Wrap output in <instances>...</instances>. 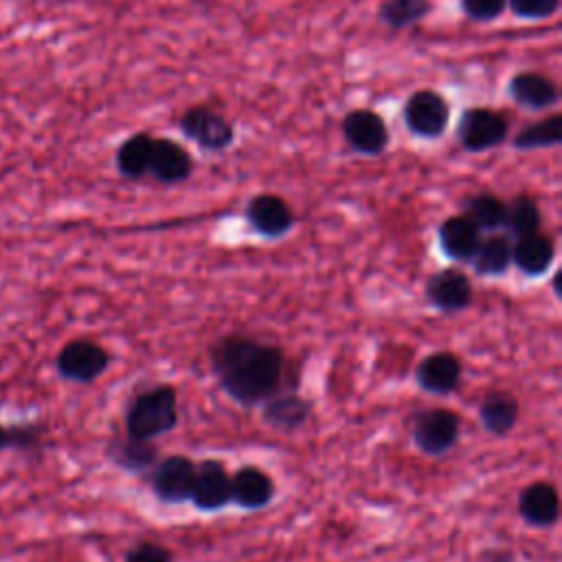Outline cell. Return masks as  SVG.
Instances as JSON below:
<instances>
[{
    "label": "cell",
    "mask_w": 562,
    "mask_h": 562,
    "mask_svg": "<svg viewBox=\"0 0 562 562\" xmlns=\"http://www.w3.org/2000/svg\"><path fill=\"white\" fill-rule=\"evenodd\" d=\"M211 369L235 402L255 406L279 391L283 353L250 336H226L211 349Z\"/></svg>",
    "instance_id": "1"
},
{
    "label": "cell",
    "mask_w": 562,
    "mask_h": 562,
    "mask_svg": "<svg viewBox=\"0 0 562 562\" xmlns=\"http://www.w3.org/2000/svg\"><path fill=\"white\" fill-rule=\"evenodd\" d=\"M178 424V395L173 386L158 384L134 397L125 413V430L132 439L151 441Z\"/></svg>",
    "instance_id": "2"
},
{
    "label": "cell",
    "mask_w": 562,
    "mask_h": 562,
    "mask_svg": "<svg viewBox=\"0 0 562 562\" xmlns=\"http://www.w3.org/2000/svg\"><path fill=\"white\" fill-rule=\"evenodd\" d=\"M108 349L90 338L68 340L55 358L57 373L72 382H92L108 369Z\"/></svg>",
    "instance_id": "3"
},
{
    "label": "cell",
    "mask_w": 562,
    "mask_h": 562,
    "mask_svg": "<svg viewBox=\"0 0 562 562\" xmlns=\"http://www.w3.org/2000/svg\"><path fill=\"white\" fill-rule=\"evenodd\" d=\"M404 123L415 136L439 138L448 130L450 105L439 92L422 88L404 103Z\"/></svg>",
    "instance_id": "4"
},
{
    "label": "cell",
    "mask_w": 562,
    "mask_h": 562,
    "mask_svg": "<svg viewBox=\"0 0 562 562\" xmlns=\"http://www.w3.org/2000/svg\"><path fill=\"white\" fill-rule=\"evenodd\" d=\"M178 125L187 138L206 151H224L235 138L233 123L206 105L189 108L180 116Z\"/></svg>",
    "instance_id": "5"
},
{
    "label": "cell",
    "mask_w": 562,
    "mask_h": 562,
    "mask_svg": "<svg viewBox=\"0 0 562 562\" xmlns=\"http://www.w3.org/2000/svg\"><path fill=\"white\" fill-rule=\"evenodd\" d=\"M507 119L490 108H468L457 125V136L463 149L485 151L507 138Z\"/></svg>",
    "instance_id": "6"
},
{
    "label": "cell",
    "mask_w": 562,
    "mask_h": 562,
    "mask_svg": "<svg viewBox=\"0 0 562 562\" xmlns=\"http://www.w3.org/2000/svg\"><path fill=\"white\" fill-rule=\"evenodd\" d=\"M461 419L450 408H428L417 413L413 422L415 446L426 454H443L459 439Z\"/></svg>",
    "instance_id": "7"
},
{
    "label": "cell",
    "mask_w": 562,
    "mask_h": 562,
    "mask_svg": "<svg viewBox=\"0 0 562 562\" xmlns=\"http://www.w3.org/2000/svg\"><path fill=\"white\" fill-rule=\"evenodd\" d=\"M195 476V463L184 454H171L154 463L151 492L165 503L189 501Z\"/></svg>",
    "instance_id": "8"
},
{
    "label": "cell",
    "mask_w": 562,
    "mask_h": 562,
    "mask_svg": "<svg viewBox=\"0 0 562 562\" xmlns=\"http://www.w3.org/2000/svg\"><path fill=\"white\" fill-rule=\"evenodd\" d=\"M347 145L364 156H378L389 147V127L373 110H353L342 119Z\"/></svg>",
    "instance_id": "9"
},
{
    "label": "cell",
    "mask_w": 562,
    "mask_h": 562,
    "mask_svg": "<svg viewBox=\"0 0 562 562\" xmlns=\"http://www.w3.org/2000/svg\"><path fill=\"white\" fill-rule=\"evenodd\" d=\"M189 501L202 512H215L231 503V474L217 459L195 463V476Z\"/></svg>",
    "instance_id": "10"
},
{
    "label": "cell",
    "mask_w": 562,
    "mask_h": 562,
    "mask_svg": "<svg viewBox=\"0 0 562 562\" xmlns=\"http://www.w3.org/2000/svg\"><path fill=\"white\" fill-rule=\"evenodd\" d=\"M246 220L250 228L263 237H281L294 226L290 204L274 193H259L246 204Z\"/></svg>",
    "instance_id": "11"
},
{
    "label": "cell",
    "mask_w": 562,
    "mask_h": 562,
    "mask_svg": "<svg viewBox=\"0 0 562 562\" xmlns=\"http://www.w3.org/2000/svg\"><path fill=\"white\" fill-rule=\"evenodd\" d=\"M426 299L441 312L463 310L472 301L470 277L459 268L437 270L426 281Z\"/></svg>",
    "instance_id": "12"
},
{
    "label": "cell",
    "mask_w": 562,
    "mask_h": 562,
    "mask_svg": "<svg viewBox=\"0 0 562 562\" xmlns=\"http://www.w3.org/2000/svg\"><path fill=\"white\" fill-rule=\"evenodd\" d=\"M461 360L450 351L428 353L415 369L417 384L435 395L452 393L461 382Z\"/></svg>",
    "instance_id": "13"
},
{
    "label": "cell",
    "mask_w": 562,
    "mask_h": 562,
    "mask_svg": "<svg viewBox=\"0 0 562 562\" xmlns=\"http://www.w3.org/2000/svg\"><path fill=\"white\" fill-rule=\"evenodd\" d=\"M193 160L189 151L171 138H154L149 171L162 184H176L191 176Z\"/></svg>",
    "instance_id": "14"
},
{
    "label": "cell",
    "mask_w": 562,
    "mask_h": 562,
    "mask_svg": "<svg viewBox=\"0 0 562 562\" xmlns=\"http://www.w3.org/2000/svg\"><path fill=\"white\" fill-rule=\"evenodd\" d=\"M518 514L525 522L533 527L555 525L560 516L558 490L547 481H536L527 485L518 496Z\"/></svg>",
    "instance_id": "15"
},
{
    "label": "cell",
    "mask_w": 562,
    "mask_h": 562,
    "mask_svg": "<svg viewBox=\"0 0 562 562\" xmlns=\"http://www.w3.org/2000/svg\"><path fill=\"white\" fill-rule=\"evenodd\" d=\"M274 496V483L268 472L244 465L231 474V503H237L244 509L266 507Z\"/></svg>",
    "instance_id": "16"
},
{
    "label": "cell",
    "mask_w": 562,
    "mask_h": 562,
    "mask_svg": "<svg viewBox=\"0 0 562 562\" xmlns=\"http://www.w3.org/2000/svg\"><path fill=\"white\" fill-rule=\"evenodd\" d=\"M553 239L540 231L525 237H516V241L512 244V263L527 277L544 274L553 263Z\"/></svg>",
    "instance_id": "17"
},
{
    "label": "cell",
    "mask_w": 562,
    "mask_h": 562,
    "mask_svg": "<svg viewBox=\"0 0 562 562\" xmlns=\"http://www.w3.org/2000/svg\"><path fill=\"white\" fill-rule=\"evenodd\" d=\"M481 231L465 215H452L439 226V246L446 257L454 261H470L479 248Z\"/></svg>",
    "instance_id": "18"
},
{
    "label": "cell",
    "mask_w": 562,
    "mask_h": 562,
    "mask_svg": "<svg viewBox=\"0 0 562 562\" xmlns=\"http://www.w3.org/2000/svg\"><path fill=\"white\" fill-rule=\"evenodd\" d=\"M507 90L518 105L529 108V110H544V108L558 103V88L542 72H533V70L516 72L509 79Z\"/></svg>",
    "instance_id": "19"
},
{
    "label": "cell",
    "mask_w": 562,
    "mask_h": 562,
    "mask_svg": "<svg viewBox=\"0 0 562 562\" xmlns=\"http://www.w3.org/2000/svg\"><path fill=\"white\" fill-rule=\"evenodd\" d=\"M261 404H263V413H261L263 422L281 430H294L303 426L312 413V404L296 393H283V395L274 393Z\"/></svg>",
    "instance_id": "20"
},
{
    "label": "cell",
    "mask_w": 562,
    "mask_h": 562,
    "mask_svg": "<svg viewBox=\"0 0 562 562\" xmlns=\"http://www.w3.org/2000/svg\"><path fill=\"white\" fill-rule=\"evenodd\" d=\"M154 149V136L147 132H138L127 136L116 149V169L123 178L138 180L149 171Z\"/></svg>",
    "instance_id": "21"
},
{
    "label": "cell",
    "mask_w": 562,
    "mask_h": 562,
    "mask_svg": "<svg viewBox=\"0 0 562 562\" xmlns=\"http://www.w3.org/2000/svg\"><path fill=\"white\" fill-rule=\"evenodd\" d=\"M479 419L483 424V428L492 435H507L518 419V402L512 393H503V391H494L490 393L483 404L479 406Z\"/></svg>",
    "instance_id": "22"
},
{
    "label": "cell",
    "mask_w": 562,
    "mask_h": 562,
    "mask_svg": "<svg viewBox=\"0 0 562 562\" xmlns=\"http://www.w3.org/2000/svg\"><path fill=\"white\" fill-rule=\"evenodd\" d=\"M472 268L481 277H498L512 263V241L507 235H490L481 237L479 248L470 259Z\"/></svg>",
    "instance_id": "23"
},
{
    "label": "cell",
    "mask_w": 562,
    "mask_h": 562,
    "mask_svg": "<svg viewBox=\"0 0 562 562\" xmlns=\"http://www.w3.org/2000/svg\"><path fill=\"white\" fill-rule=\"evenodd\" d=\"M463 215L470 217L479 231H498L505 224V213H507V202H503L494 193H476L465 200Z\"/></svg>",
    "instance_id": "24"
},
{
    "label": "cell",
    "mask_w": 562,
    "mask_h": 562,
    "mask_svg": "<svg viewBox=\"0 0 562 562\" xmlns=\"http://www.w3.org/2000/svg\"><path fill=\"white\" fill-rule=\"evenodd\" d=\"M430 11V0H382L378 18L391 29H406L422 22Z\"/></svg>",
    "instance_id": "25"
},
{
    "label": "cell",
    "mask_w": 562,
    "mask_h": 562,
    "mask_svg": "<svg viewBox=\"0 0 562 562\" xmlns=\"http://www.w3.org/2000/svg\"><path fill=\"white\" fill-rule=\"evenodd\" d=\"M540 220L542 217H540L538 204L533 202V198L522 193L507 204L503 228H507V233L514 237H525L540 231Z\"/></svg>",
    "instance_id": "26"
},
{
    "label": "cell",
    "mask_w": 562,
    "mask_h": 562,
    "mask_svg": "<svg viewBox=\"0 0 562 562\" xmlns=\"http://www.w3.org/2000/svg\"><path fill=\"white\" fill-rule=\"evenodd\" d=\"M562 140V116L551 114L542 121H536L527 127H522L514 136V147L518 149H538V147H551Z\"/></svg>",
    "instance_id": "27"
},
{
    "label": "cell",
    "mask_w": 562,
    "mask_h": 562,
    "mask_svg": "<svg viewBox=\"0 0 562 562\" xmlns=\"http://www.w3.org/2000/svg\"><path fill=\"white\" fill-rule=\"evenodd\" d=\"M110 452H112V459L125 470H143V468H149L158 461L156 459V448L151 446V441L132 439V437L116 443Z\"/></svg>",
    "instance_id": "28"
},
{
    "label": "cell",
    "mask_w": 562,
    "mask_h": 562,
    "mask_svg": "<svg viewBox=\"0 0 562 562\" xmlns=\"http://www.w3.org/2000/svg\"><path fill=\"white\" fill-rule=\"evenodd\" d=\"M507 4L518 18L547 20L558 11L560 0H507Z\"/></svg>",
    "instance_id": "29"
},
{
    "label": "cell",
    "mask_w": 562,
    "mask_h": 562,
    "mask_svg": "<svg viewBox=\"0 0 562 562\" xmlns=\"http://www.w3.org/2000/svg\"><path fill=\"white\" fill-rule=\"evenodd\" d=\"M461 9L470 20L490 22L507 9V0H461Z\"/></svg>",
    "instance_id": "30"
},
{
    "label": "cell",
    "mask_w": 562,
    "mask_h": 562,
    "mask_svg": "<svg viewBox=\"0 0 562 562\" xmlns=\"http://www.w3.org/2000/svg\"><path fill=\"white\" fill-rule=\"evenodd\" d=\"M125 562H173V555L162 544L145 540L125 553Z\"/></svg>",
    "instance_id": "31"
},
{
    "label": "cell",
    "mask_w": 562,
    "mask_h": 562,
    "mask_svg": "<svg viewBox=\"0 0 562 562\" xmlns=\"http://www.w3.org/2000/svg\"><path fill=\"white\" fill-rule=\"evenodd\" d=\"M7 448H13V428L0 424V452Z\"/></svg>",
    "instance_id": "32"
},
{
    "label": "cell",
    "mask_w": 562,
    "mask_h": 562,
    "mask_svg": "<svg viewBox=\"0 0 562 562\" xmlns=\"http://www.w3.org/2000/svg\"><path fill=\"white\" fill-rule=\"evenodd\" d=\"M553 290H555V294H560V274L553 277Z\"/></svg>",
    "instance_id": "33"
}]
</instances>
